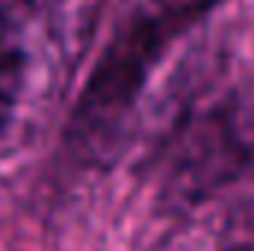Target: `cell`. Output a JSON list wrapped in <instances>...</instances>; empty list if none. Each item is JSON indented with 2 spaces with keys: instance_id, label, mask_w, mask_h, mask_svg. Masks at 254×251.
I'll return each instance as SVG.
<instances>
[{
  "instance_id": "obj_3",
  "label": "cell",
  "mask_w": 254,
  "mask_h": 251,
  "mask_svg": "<svg viewBox=\"0 0 254 251\" xmlns=\"http://www.w3.org/2000/svg\"><path fill=\"white\" fill-rule=\"evenodd\" d=\"M254 154V101H231L207 113L184 136L166 175V198L198 207L246 169Z\"/></svg>"
},
{
  "instance_id": "obj_1",
  "label": "cell",
  "mask_w": 254,
  "mask_h": 251,
  "mask_svg": "<svg viewBox=\"0 0 254 251\" xmlns=\"http://www.w3.org/2000/svg\"><path fill=\"white\" fill-rule=\"evenodd\" d=\"M95 0H0V145L60 95L86 48Z\"/></svg>"
},
{
  "instance_id": "obj_2",
  "label": "cell",
  "mask_w": 254,
  "mask_h": 251,
  "mask_svg": "<svg viewBox=\"0 0 254 251\" xmlns=\"http://www.w3.org/2000/svg\"><path fill=\"white\" fill-rule=\"evenodd\" d=\"M210 3L213 0H145L119 27L71 119V142L77 154L101 163L125 148L154 65L178 33H184Z\"/></svg>"
},
{
  "instance_id": "obj_4",
  "label": "cell",
  "mask_w": 254,
  "mask_h": 251,
  "mask_svg": "<svg viewBox=\"0 0 254 251\" xmlns=\"http://www.w3.org/2000/svg\"><path fill=\"white\" fill-rule=\"evenodd\" d=\"M154 251H254V195L198 213Z\"/></svg>"
}]
</instances>
